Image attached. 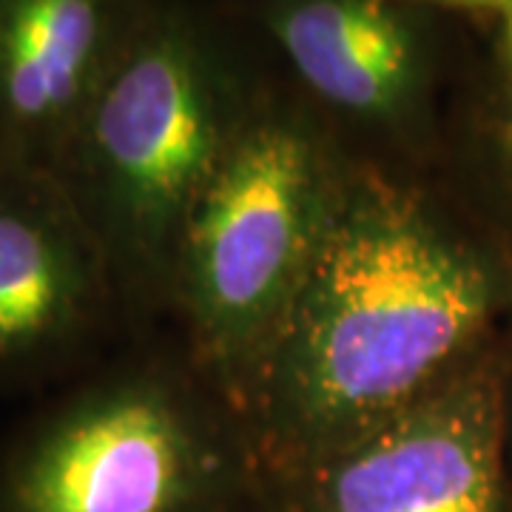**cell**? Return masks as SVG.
Returning <instances> with one entry per match:
<instances>
[{"label":"cell","instance_id":"6da1fadb","mask_svg":"<svg viewBox=\"0 0 512 512\" xmlns=\"http://www.w3.org/2000/svg\"><path fill=\"white\" fill-rule=\"evenodd\" d=\"M507 276L413 185L345 174L325 242L248 390L256 439L302 473L478 353Z\"/></svg>","mask_w":512,"mask_h":512},{"label":"cell","instance_id":"ba28073f","mask_svg":"<svg viewBox=\"0 0 512 512\" xmlns=\"http://www.w3.org/2000/svg\"><path fill=\"white\" fill-rule=\"evenodd\" d=\"M274 32L299 77L336 109L396 120L419 92V40L387 0H296Z\"/></svg>","mask_w":512,"mask_h":512},{"label":"cell","instance_id":"8992f818","mask_svg":"<svg viewBox=\"0 0 512 512\" xmlns=\"http://www.w3.org/2000/svg\"><path fill=\"white\" fill-rule=\"evenodd\" d=\"M117 302L106 254L57 177L0 168V390L63 370Z\"/></svg>","mask_w":512,"mask_h":512},{"label":"cell","instance_id":"5b68a950","mask_svg":"<svg viewBox=\"0 0 512 512\" xmlns=\"http://www.w3.org/2000/svg\"><path fill=\"white\" fill-rule=\"evenodd\" d=\"M501 390L476 356L433 393L296 473L293 512H507Z\"/></svg>","mask_w":512,"mask_h":512},{"label":"cell","instance_id":"7a4b0ae2","mask_svg":"<svg viewBox=\"0 0 512 512\" xmlns=\"http://www.w3.org/2000/svg\"><path fill=\"white\" fill-rule=\"evenodd\" d=\"M239 134L183 35L140 37L114 60L55 177L100 242L117 299H171L188 220Z\"/></svg>","mask_w":512,"mask_h":512},{"label":"cell","instance_id":"3957f363","mask_svg":"<svg viewBox=\"0 0 512 512\" xmlns=\"http://www.w3.org/2000/svg\"><path fill=\"white\" fill-rule=\"evenodd\" d=\"M342 183L311 131L265 120L242 128L188 220L171 299L239 407L311 274Z\"/></svg>","mask_w":512,"mask_h":512},{"label":"cell","instance_id":"52a82bcc","mask_svg":"<svg viewBox=\"0 0 512 512\" xmlns=\"http://www.w3.org/2000/svg\"><path fill=\"white\" fill-rule=\"evenodd\" d=\"M111 0H0V168L55 177L123 49Z\"/></svg>","mask_w":512,"mask_h":512},{"label":"cell","instance_id":"9c48e42d","mask_svg":"<svg viewBox=\"0 0 512 512\" xmlns=\"http://www.w3.org/2000/svg\"><path fill=\"white\" fill-rule=\"evenodd\" d=\"M421 3H439V6H464V9H504L510 12L512 0H421Z\"/></svg>","mask_w":512,"mask_h":512},{"label":"cell","instance_id":"277c9868","mask_svg":"<svg viewBox=\"0 0 512 512\" xmlns=\"http://www.w3.org/2000/svg\"><path fill=\"white\" fill-rule=\"evenodd\" d=\"M222 456L202 416L160 376L86 387L35 424L0 476V512H194Z\"/></svg>","mask_w":512,"mask_h":512},{"label":"cell","instance_id":"30bf717a","mask_svg":"<svg viewBox=\"0 0 512 512\" xmlns=\"http://www.w3.org/2000/svg\"><path fill=\"white\" fill-rule=\"evenodd\" d=\"M507 154H510V163H512V117H510V123H507Z\"/></svg>","mask_w":512,"mask_h":512},{"label":"cell","instance_id":"8fae6325","mask_svg":"<svg viewBox=\"0 0 512 512\" xmlns=\"http://www.w3.org/2000/svg\"><path fill=\"white\" fill-rule=\"evenodd\" d=\"M510 15V23H507V46H510V57H512V9L507 12Z\"/></svg>","mask_w":512,"mask_h":512}]
</instances>
